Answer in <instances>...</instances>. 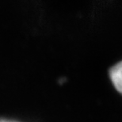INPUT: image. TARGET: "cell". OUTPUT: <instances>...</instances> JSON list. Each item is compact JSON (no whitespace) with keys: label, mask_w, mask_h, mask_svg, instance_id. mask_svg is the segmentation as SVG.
<instances>
[{"label":"cell","mask_w":122,"mask_h":122,"mask_svg":"<svg viewBox=\"0 0 122 122\" xmlns=\"http://www.w3.org/2000/svg\"><path fill=\"white\" fill-rule=\"evenodd\" d=\"M109 75L115 88L122 94V61L111 68Z\"/></svg>","instance_id":"cell-1"}]
</instances>
